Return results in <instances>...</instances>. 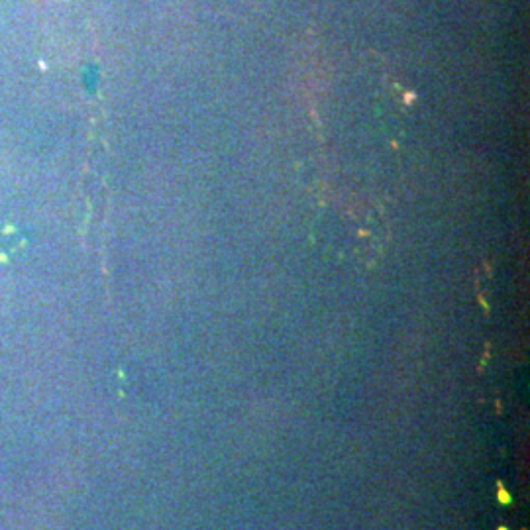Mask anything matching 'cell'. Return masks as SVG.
Listing matches in <instances>:
<instances>
[{
    "label": "cell",
    "mask_w": 530,
    "mask_h": 530,
    "mask_svg": "<svg viewBox=\"0 0 530 530\" xmlns=\"http://www.w3.org/2000/svg\"><path fill=\"white\" fill-rule=\"evenodd\" d=\"M20 248V238L14 228H6L0 224V267L10 262V258Z\"/></svg>",
    "instance_id": "obj_1"
},
{
    "label": "cell",
    "mask_w": 530,
    "mask_h": 530,
    "mask_svg": "<svg viewBox=\"0 0 530 530\" xmlns=\"http://www.w3.org/2000/svg\"><path fill=\"white\" fill-rule=\"evenodd\" d=\"M497 497H499V501L503 503V505H511L513 503V499H511V493L503 487V483H499L497 485Z\"/></svg>",
    "instance_id": "obj_2"
},
{
    "label": "cell",
    "mask_w": 530,
    "mask_h": 530,
    "mask_svg": "<svg viewBox=\"0 0 530 530\" xmlns=\"http://www.w3.org/2000/svg\"><path fill=\"white\" fill-rule=\"evenodd\" d=\"M499 530H509V529H507V527H501V529Z\"/></svg>",
    "instance_id": "obj_3"
}]
</instances>
